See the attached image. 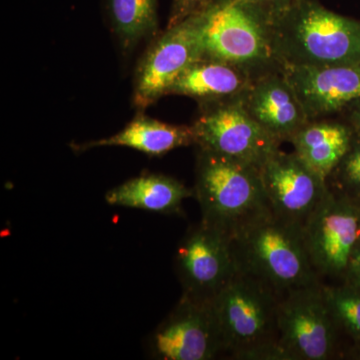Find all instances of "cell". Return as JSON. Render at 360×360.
<instances>
[{
  "label": "cell",
  "instance_id": "1",
  "mask_svg": "<svg viewBox=\"0 0 360 360\" xmlns=\"http://www.w3.org/2000/svg\"><path fill=\"white\" fill-rule=\"evenodd\" d=\"M196 16L202 58L240 68L253 79L283 70L274 46L276 18L248 0H217Z\"/></svg>",
  "mask_w": 360,
  "mask_h": 360
},
{
  "label": "cell",
  "instance_id": "2",
  "mask_svg": "<svg viewBox=\"0 0 360 360\" xmlns=\"http://www.w3.org/2000/svg\"><path fill=\"white\" fill-rule=\"evenodd\" d=\"M274 46L281 66L360 63V21L302 0L274 20Z\"/></svg>",
  "mask_w": 360,
  "mask_h": 360
},
{
  "label": "cell",
  "instance_id": "3",
  "mask_svg": "<svg viewBox=\"0 0 360 360\" xmlns=\"http://www.w3.org/2000/svg\"><path fill=\"white\" fill-rule=\"evenodd\" d=\"M231 245L239 271L279 295L321 283L305 248L302 227L272 212L241 227L231 236Z\"/></svg>",
  "mask_w": 360,
  "mask_h": 360
},
{
  "label": "cell",
  "instance_id": "4",
  "mask_svg": "<svg viewBox=\"0 0 360 360\" xmlns=\"http://www.w3.org/2000/svg\"><path fill=\"white\" fill-rule=\"evenodd\" d=\"M194 196L201 221L233 236L270 210L260 168L198 148Z\"/></svg>",
  "mask_w": 360,
  "mask_h": 360
},
{
  "label": "cell",
  "instance_id": "5",
  "mask_svg": "<svg viewBox=\"0 0 360 360\" xmlns=\"http://www.w3.org/2000/svg\"><path fill=\"white\" fill-rule=\"evenodd\" d=\"M278 296L267 284L238 270L212 300L222 352L233 359H264L278 342Z\"/></svg>",
  "mask_w": 360,
  "mask_h": 360
},
{
  "label": "cell",
  "instance_id": "6",
  "mask_svg": "<svg viewBox=\"0 0 360 360\" xmlns=\"http://www.w3.org/2000/svg\"><path fill=\"white\" fill-rule=\"evenodd\" d=\"M277 309L278 343L288 360H328L335 355L338 324L321 283L288 291Z\"/></svg>",
  "mask_w": 360,
  "mask_h": 360
},
{
  "label": "cell",
  "instance_id": "7",
  "mask_svg": "<svg viewBox=\"0 0 360 360\" xmlns=\"http://www.w3.org/2000/svg\"><path fill=\"white\" fill-rule=\"evenodd\" d=\"M193 127L198 148L259 168L281 146L253 120L243 96L200 105Z\"/></svg>",
  "mask_w": 360,
  "mask_h": 360
},
{
  "label": "cell",
  "instance_id": "8",
  "mask_svg": "<svg viewBox=\"0 0 360 360\" xmlns=\"http://www.w3.org/2000/svg\"><path fill=\"white\" fill-rule=\"evenodd\" d=\"M302 233L317 274L343 278L350 255L360 240V201L329 187L303 225Z\"/></svg>",
  "mask_w": 360,
  "mask_h": 360
},
{
  "label": "cell",
  "instance_id": "9",
  "mask_svg": "<svg viewBox=\"0 0 360 360\" xmlns=\"http://www.w3.org/2000/svg\"><path fill=\"white\" fill-rule=\"evenodd\" d=\"M174 266L184 295L212 302L238 271L231 236L200 221L180 241Z\"/></svg>",
  "mask_w": 360,
  "mask_h": 360
},
{
  "label": "cell",
  "instance_id": "10",
  "mask_svg": "<svg viewBox=\"0 0 360 360\" xmlns=\"http://www.w3.org/2000/svg\"><path fill=\"white\" fill-rule=\"evenodd\" d=\"M148 349L158 360H210L222 352L212 302L182 295L179 303L149 336Z\"/></svg>",
  "mask_w": 360,
  "mask_h": 360
},
{
  "label": "cell",
  "instance_id": "11",
  "mask_svg": "<svg viewBox=\"0 0 360 360\" xmlns=\"http://www.w3.org/2000/svg\"><path fill=\"white\" fill-rule=\"evenodd\" d=\"M202 58L196 16L167 27L149 46L137 65L134 103L146 110L160 97L167 96L179 75L191 63Z\"/></svg>",
  "mask_w": 360,
  "mask_h": 360
},
{
  "label": "cell",
  "instance_id": "12",
  "mask_svg": "<svg viewBox=\"0 0 360 360\" xmlns=\"http://www.w3.org/2000/svg\"><path fill=\"white\" fill-rule=\"evenodd\" d=\"M270 210L278 219L303 227L328 193V182L295 153L277 149L260 167Z\"/></svg>",
  "mask_w": 360,
  "mask_h": 360
},
{
  "label": "cell",
  "instance_id": "13",
  "mask_svg": "<svg viewBox=\"0 0 360 360\" xmlns=\"http://www.w3.org/2000/svg\"><path fill=\"white\" fill-rule=\"evenodd\" d=\"M283 72L309 120L330 117L360 99V63L285 66Z\"/></svg>",
  "mask_w": 360,
  "mask_h": 360
},
{
  "label": "cell",
  "instance_id": "14",
  "mask_svg": "<svg viewBox=\"0 0 360 360\" xmlns=\"http://www.w3.org/2000/svg\"><path fill=\"white\" fill-rule=\"evenodd\" d=\"M243 103L253 120L279 143L290 141L309 122L283 70L253 79Z\"/></svg>",
  "mask_w": 360,
  "mask_h": 360
},
{
  "label": "cell",
  "instance_id": "15",
  "mask_svg": "<svg viewBox=\"0 0 360 360\" xmlns=\"http://www.w3.org/2000/svg\"><path fill=\"white\" fill-rule=\"evenodd\" d=\"M252 80L248 73L231 63L200 58L179 75L168 89L167 96L191 97L205 105L245 96Z\"/></svg>",
  "mask_w": 360,
  "mask_h": 360
},
{
  "label": "cell",
  "instance_id": "16",
  "mask_svg": "<svg viewBox=\"0 0 360 360\" xmlns=\"http://www.w3.org/2000/svg\"><path fill=\"white\" fill-rule=\"evenodd\" d=\"M356 130L329 117L309 120L290 141L293 153L328 181L352 146Z\"/></svg>",
  "mask_w": 360,
  "mask_h": 360
},
{
  "label": "cell",
  "instance_id": "17",
  "mask_svg": "<svg viewBox=\"0 0 360 360\" xmlns=\"http://www.w3.org/2000/svg\"><path fill=\"white\" fill-rule=\"evenodd\" d=\"M191 146H195L193 125L169 124L139 115L122 131L112 136L75 144L71 148L75 151H84L104 146H123L149 156H161L174 149Z\"/></svg>",
  "mask_w": 360,
  "mask_h": 360
},
{
  "label": "cell",
  "instance_id": "18",
  "mask_svg": "<svg viewBox=\"0 0 360 360\" xmlns=\"http://www.w3.org/2000/svg\"><path fill=\"white\" fill-rule=\"evenodd\" d=\"M193 196V189L188 188L174 177L146 174L113 187L104 198L110 205L161 214H179L184 201Z\"/></svg>",
  "mask_w": 360,
  "mask_h": 360
},
{
  "label": "cell",
  "instance_id": "19",
  "mask_svg": "<svg viewBox=\"0 0 360 360\" xmlns=\"http://www.w3.org/2000/svg\"><path fill=\"white\" fill-rule=\"evenodd\" d=\"M158 0H104L111 30L123 53L155 34L158 27Z\"/></svg>",
  "mask_w": 360,
  "mask_h": 360
},
{
  "label": "cell",
  "instance_id": "20",
  "mask_svg": "<svg viewBox=\"0 0 360 360\" xmlns=\"http://www.w3.org/2000/svg\"><path fill=\"white\" fill-rule=\"evenodd\" d=\"M323 293L338 326L360 340V288L347 283L323 285Z\"/></svg>",
  "mask_w": 360,
  "mask_h": 360
},
{
  "label": "cell",
  "instance_id": "21",
  "mask_svg": "<svg viewBox=\"0 0 360 360\" xmlns=\"http://www.w3.org/2000/svg\"><path fill=\"white\" fill-rule=\"evenodd\" d=\"M331 177H335L338 193L360 201V135L357 131L352 146L329 179Z\"/></svg>",
  "mask_w": 360,
  "mask_h": 360
},
{
  "label": "cell",
  "instance_id": "22",
  "mask_svg": "<svg viewBox=\"0 0 360 360\" xmlns=\"http://www.w3.org/2000/svg\"><path fill=\"white\" fill-rule=\"evenodd\" d=\"M217 0H172L167 27H172L193 16L205 13Z\"/></svg>",
  "mask_w": 360,
  "mask_h": 360
},
{
  "label": "cell",
  "instance_id": "23",
  "mask_svg": "<svg viewBox=\"0 0 360 360\" xmlns=\"http://www.w3.org/2000/svg\"><path fill=\"white\" fill-rule=\"evenodd\" d=\"M345 283L360 288V240L355 245L349 262H348L347 270L343 276Z\"/></svg>",
  "mask_w": 360,
  "mask_h": 360
},
{
  "label": "cell",
  "instance_id": "24",
  "mask_svg": "<svg viewBox=\"0 0 360 360\" xmlns=\"http://www.w3.org/2000/svg\"><path fill=\"white\" fill-rule=\"evenodd\" d=\"M264 7L274 18L283 15L302 0H248Z\"/></svg>",
  "mask_w": 360,
  "mask_h": 360
},
{
  "label": "cell",
  "instance_id": "25",
  "mask_svg": "<svg viewBox=\"0 0 360 360\" xmlns=\"http://www.w3.org/2000/svg\"><path fill=\"white\" fill-rule=\"evenodd\" d=\"M348 110V122L357 132H360V99L350 104Z\"/></svg>",
  "mask_w": 360,
  "mask_h": 360
},
{
  "label": "cell",
  "instance_id": "26",
  "mask_svg": "<svg viewBox=\"0 0 360 360\" xmlns=\"http://www.w3.org/2000/svg\"><path fill=\"white\" fill-rule=\"evenodd\" d=\"M354 359H360V352H356V354H354Z\"/></svg>",
  "mask_w": 360,
  "mask_h": 360
}]
</instances>
